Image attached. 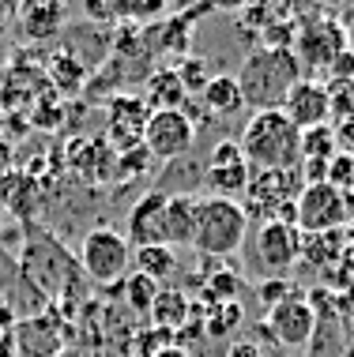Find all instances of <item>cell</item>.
I'll list each match as a JSON object with an SVG mask.
<instances>
[{
    "label": "cell",
    "instance_id": "36",
    "mask_svg": "<svg viewBox=\"0 0 354 357\" xmlns=\"http://www.w3.org/2000/svg\"><path fill=\"white\" fill-rule=\"evenodd\" d=\"M0 357H19V354H15V342H12V335H4V339H0Z\"/></svg>",
    "mask_w": 354,
    "mask_h": 357
},
{
    "label": "cell",
    "instance_id": "29",
    "mask_svg": "<svg viewBox=\"0 0 354 357\" xmlns=\"http://www.w3.org/2000/svg\"><path fill=\"white\" fill-rule=\"evenodd\" d=\"M294 289H290V282H286V278H272V282H264L260 286V301L272 308V305H279L283 297H290Z\"/></svg>",
    "mask_w": 354,
    "mask_h": 357
},
{
    "label": "cell",
    "instance_id": "5",
    "mask_svg": "<svg viewBox=\"0 0 354 357\" xmlns=\"http://www.w3.org/2000/svg\"><path fill=\"white\" fill-rule=\"evenodd\" d=\"M80 267L91 282L98 286H121L128 278V267H132V245L124 241V234L117 229H91L80 245Z\"/></svg>",
    "mask_w": 354,
    "mask_h": 357
},
{
    "label": "cell",
    "instance_id": "12",
    "mask_svg": "<svg viewBox=\"0 0 354 357\" xmlns=\"http://www.w3.org/2000/svg\"><path fill=\"white\" fill-rule=\"evenodd\" d=\"M256 259L272 278L286 275L302 259V234L290 222H260L256 229Z\"/></svg>",
    "mask_w": 354,
    "mask_h": 357
},
{
    "label": "cell",
    "instance_id": "24",
    "mask_svg": "<svg viewBox=\"0 0 354 357\" xmlns=\"http://www.w3.org/2000/svg\"><path fill=\"white\" fill-rule=\"evenodd\" d=\"M121 289H124V301H128V308L132 312H140V316H147L151 312V305H155V297H158V282H151L147 275H136L132 271L128 278L121 282Z\"/></svg>",
    "mask_w": 354,
    "mask_h": 357
},
{
    "label": "cell",
    "instance_id": "9",
    "mask_svg": "<svg viewBox=\"0 0 354 357\" xmlns=\"http://www.w3.org/2000/svg\"><path fill=\"white\" fill-rule=\"evenodd\" d=\"M260 327L275 342L290 346V350H302V346H309L313 335H317V308H313V301H305L302 294H290V297H283L279 305L267 308V320Z\"/></svg>",
    "mask_w": 354,
    "mask_h": 357
},
{
    "label": "cell",
    "instance_id": "2",
    "mask_svg": "<svg viewBox=\"0 0 354 357\" xmlns=\"http://www.w3.org/2000/svg\"><path fill=\"white\" fill-rule=\"evenodd\" d=\"M237 147H242L245 162L253 169H298L302 166V132L283 117V109L253 113L242 128Z\"/></svg>",
    "mask_w": 354,
    "mask_h": 357
},
{
    "label": "cell",
    "instance_id": "15",
    "mask_svg": "<svg viewBox=\"0 0 354 357\" xmlns=\"http://www.w3.org/2000/svg\"><path fill=\"white\" fill-rule=\"evenodd\" d=\"M162 218H166V192L151 188L132 204L128 222H124V241L136 248L147 245H166V234H162Z\"/></svg>",
    "mask_w": 354,
    "mask_h": 357
},
{
    "label": "cell",
    "instance_id": "13",
    "mask_svg": "<svg viewBox=\"0 0 354 357\" xmlns=\"http://www.w3.org/2000/svg\"><path fill=\"white\" fill-rule=\"evenodd\" d=\"M283 117L294 124L298 132H309V128H320V124H332V105H328V86L313 75H302L298 83L286 91L283 98Z\"/></svg>",
    "mask_w": 354,
    "mask_h": 357
},
{
    "label": "cell",
    "instance_id": "23",
    "mask_svg": "<svg viewBox=\"0 0 354 357\" xmlns=\"http://www.w3.org/2000/svg\"><path fill=\"white\" fill-rule=\"evenodd\" d=\"M200 308H204V335H212V339H226V335L237 331V324H242V305L237 301L200 305Z\"/></svg>",
    "mask_w": 354,
    "mask_h": 357
},
{
    "label": "cell",
    "instance_id": "34",
    "mask_svg": "<svg viewBox=\"0 0 354 357\" xmlns=\"http://www.w3.org/2000/svg\"><path fill=\"white\" fill-rule=\"evenodd\" d=\"M343 34H347V50L354 53V8L343 15Z\"/></svg>",
    "mask_w": 354,
    "mask_h": 357
},
{
    "label": "cell",
    "instance_id": "16",
    "mask_svg": "<svg viewBox=\"0 0 354 357\" xmlns=\"http://www.w3.org/2000/svg\"><path fill=\"white\" fill-rule=\"evenodd\" d=\"M64 23H68V8L57 4V0H23V4H15V26L31 42H50V38L64 31Z\"/></svg>",
    "mask_w": 354,
    "mask_h": 357
},
{
    "label": "cell",
    "instance_id": "10",
    "mask_svg": "<svg viewBox=\"0 0 354 357\" xmlns=\"http://www.w3.org/2000/svg\"><path fill=\"white\" fill-rule=\"evenodd\" d=\"M249 177H253V166L245 162L237 139H219L204 162V185L212 188V196H219V199L245 196Z\"/></svg>",
    "mask_w": 354,
    "mask_h": 357
},
{
    "label": "cell",
    "instance_id": "4",
    "mask_svg": "<svg viewBox=\"0 0 354 357\" xmlns=\"http://www.w3.org/2000/svg\"><path fill=\"white\" fill-rule=\"evenodd\" d=\"M305 181L298 169H253L249 188L237 204L249 218L260 222H290L294 226V204H298Z\"/></svg>",
    "mask_w": 354,
    "mask_h": 357
},
{
    "label": "cell",
    "instance_id": "6",
    "mask_svg": "<svg viewBox=\"0 0 354 357\" xmlns=\"http://www.w3.org/2000/svg\"><path fill=\"white\" fill-rule=\"evenodd\" d=\"M347 53V34H343V23L332 8H320L313 15L309 26L298 23V34H294V56H298L302 72H328L339 56Z\"/></svg>",
    "mask_w": 354,
    "mask_h": 357
},
{
    "label": "cell",
    "instance_id": "8",
    "mask_svg": "<svg viewBox=\"0 0 354 357\" xmlns=\"http://www.w3.org/2000/svg\"><path fill=\"white\" fill-rule=\"evenodd\" d=\"M196 143V124L185 117L181 109H166V113H151L147 128H143V151L155 162H177L193 151Z\"/></svg>",
    "mask_w": 354,
    "mask_h": 357
},
{
    "label": "cell",
    "instance_id": "18",
    "mask_svg": "<svg viewBox=\"0 0 354 357\" xmlns=\"http://www.w3.org/2000/svg\"><path fill=\"white\" fill-rule=\"evenodd\" d=\"M140 102L147 105L151 113H166V109H185V102H189V91L181 86L177 79V72L174 68H155L143 79V94H140Z\"/></svg>",
    "mask_w": 354,
    "mask_h": 357
},
{
    "label": "cell",
    "instance_id": "3",
    "mask_svg": "<svg viewBox=\"0 0 354 357\" xmlns=\"http://www.w3.org/2000/svg\"><path fill=\"white\" fill-rule=\"evenodd\" d=\"M249 237V215L237 199H219L204 196L196 204V229H193V248L212 259H226L245 245Z\"/></svg>",
    "mask_w": 354,
    "mask_h": 357
},
{
    "label": "cell",
    "instance_id": "31",
    "mask_svg": "<svg viewBox=\"0 0 354 357\" xmlns=\"http://www.w3.org/2000/svg\"><path fill=\"white\" fill-rule=\"evenodd\" d=\"M336 128V143L347 154H354V117H347V121H339V124H332Z\"/></svg>",
    "mask_w": 354,
    "mask_h": 357
},
{
    "label": "cell",
    "instance_id": "33",
    "mask_svg": "<svg viewBox=\"0 0 354 357\" xmlns=\"http://www.w3.org/2000/svg\"><path fill=\"white\" fill-rule=\"evenodd\" d=\"M12 23H15V4H0V34H8Z\"/></svg>",
    "mask_w": 354,
    "mask_h": 357
},
{
    "label": "cell",
    "instance_id": "1",
    "mask_svg": "<svg viewBox=\"0 0 354 357\" xmlns=\"http://www.w3.org/2000/svg\"><path fill=\"white\" fill-rule=\"evenodd\" d=\"M302 64L294 50H253L242 61V72L234 75L237 79V91H242V102L249 105L253 113H264V109H279L286 91L302 79Z\"/></svg>",
    "mask_w": 354,
    "mask_h": 357
},
{
    "label": "cell",
    "instance_id": "17",
    "mask_svg": "<svg viewBox=\"0 0 354 357\" xmlns=\"http://www.w3.org/2000/svg\"><path fill=\"white\" fill-rule=\"evenodd\" d=\"M196 204H200V196H193V192H174V196H166V218H162L166 248H185V245H193Z\"/></svg>",
    "mask_w": 354,
    "mask_h": 357
},
{
    "label": "cell",
    "instance_id": "21",
    "mask_svg": "<svg viewBox=\"0 0 354 357\" xmlns=\"http://www.w3.org/2000/svg\"><path fill=\"white\" fill-rule=\"evenodd\" d=\"M132 267H136V275H147L151 282H166L170 275L177 271V252L166 245H147V248H136L132 252Z\"/></svg>",
    "mask_w": 354,
    "mask_h": 357
},
{
    "label": "cell",
    "instance_id": "14",
    "mask_svg": "<svg viewBox=\"0 0 354 357\" xmlns=\"http://www.w3.org/2000/svg\"><path fill=\"white\" fill-rule=\"evenodd\" d=\"M15 354L19 357H61L64 354V327L57 312H38L15 324L12 331Z\"/></svg>",
    "mask_w": 354,
    "mask_h": 357
},
{
    "label": "cell",
    "instance_id": "27",
    "mask_svg": "<svg viewBox=\"0 0 354 357\" xmlns=\"http://www.w3.org/2000/svg\"><path fill=\"white\" fill-rule=\"evenodd\" d=\"M83 75H87V64L83 61H75V56H68V53L53 56V79L61 83L64 91H75V86L83 83Z\"/></svg>",
    "mask_w": 354,
    "mask_h": 357
},
{
    "label": "cell",
    "instance_id": "19",
    "mask_svg": "<svg viewBox=\"0 0 354 357\" xmlns=\"http://www.w3.org/2000/svg\"><path fill=\"white\" fill-rule=\"evenodd\" d=\"M193 301H189V294H181V289H158L155 305H151L147 320L151 327H158V331H170L177 335L181 327H185L189 320H193Z\"/></svg>",
    "mask_w": 354,
    "mask_h": 357
},
{
    "label": "cell",
    "instance_id": "7",
    "mask_svg": "<svg viewBox=\"0 0 354 357\" xmlns=\"http://www.w3.org/2000/svg\"><path fill=\"white\" fill-rule=\"evenodd\" d=\"M347 222V196L336 192L332 185H305L298 204H294V226L302 237L317 234H339Z\"/></svg>",
    "mask_w": 354,
    "mask_h": 357
},
{
    "label": "cell",
    "instance_id": "20",
    "mask_svg": "<svg viewBox=\"0 0 354 357\" xmlns=\"http://www.w3.org/2000/svg\"><path fill=\"white\" fill-rule=\"evenodd\" d=\"M200 102H204L207 117H230V113H237L245 105L234 75H212V83L200 91Z\"/></svg>",
    "mask_w": 354,
    "mask_h": 357
},
{
    "label": "cell",
    "instance_id": "28",
    "mask_svg": "<svg viewBox=\"0 0 354 357\" xmlns=\"http://www.w3.org/2000/svg\"><path fill=\"white\" fill-rule=\"evenodd\" d=\"M151 162H155V158H151V154L143 151V147L124 151V154H117V169H113V173H117L121 181H128V177H143V173L151 169Z\"/></svg>",
    "mask_w": 354,
    "mask_h": 357
},
{
    "label": "cell",
    "instance_id": "32",
    "mask_svg": "<svg viewBox=\"0 0 354 357\" xmlns=\"http://www.w3.org/2000/svg\"><path fill=\"white\" fill-rule=\"evenodd\" d=\"M226 357H264V354L256 342H234L230 350H226Z\"/></svg>",
    "mask_w": 354,
    "mask_h": 357
},
{
    "label": "cell",
    "instance_id": "30",
    "mask_svg": "<svg viewBox=\"0 0 354 357\" xmlns=\"http://www.w3.org/2000/svg\"><path fill=\"white\" fill-rule=\"evenodd\" d=\"M15 324H19L15 305L8 301V297H0V339H4V335H12V331H15Z\"/></svg>",
    "mask_w": 354,
    "mask_h": 357
},
{
    "label": "cell",
    "instance_id": "11",
    "mask_svg": "<svg viewBox=\"0 0 354 357\" xmlns=\"http://www.w3.org/2000/svg\"><path fill=\"white\" fill-rule=\"evenodd\" d=\"M151 109L140 102V94H117L106 102V143L113 154L143 147V128H147Z\"/></svg>",
    "mask_w": 354,
    "mask_h": 357
},
{
    "label": "cell",
    "instance_id": "22",
    "mask_svg": "<svg viewBox=\"0 0 354 357\" xmlns=\"http://www.w3.org/2000/svg\"><path fill=\"white\" fill-rule=\"evenodd\" d=\"M336 154H339V143H336V128H332V124L302 132V162H320V166H328Z\"/></svg>",
    "mask_w": 354,
    "mask_h": 357
},
{
    "label": "cell",
    "instance_id": "35",
    "mask_svg": "<svg viewBox=\"0 0 354 357\" xmlns=\"http://www.w3.org/2000/svg\"><path fill=\"white\" fill-rule=\"evenodd\" d=\"M155 357H193V354H189V346H177L174 342V346H166V350H158Z\"/></svg>",
    "mask_w": 354,
    "mask_h": 357
},
{
    "label": "cell",
    "instance_id": "25",
    "mask_svg": "<svg viewBox=\"0 0 354 357\" xmlns=\"http://www.w3.org/2000/svg\"><path fill=\"white\" fill-rule=\"evenodd\" d=\"M174 72H177L181 86L189 91V98H193V94H200L207 83H212V68H207L204 56H189V53H185V56H177Z\"/></svg>",
    "mask_w": 354,
    "mask_h": 357
},
{
    "label": "cell",
    "instance_id": "26",
    "mask_svg": "<svg viewBox=\"0 0 354 357\" xmlns=\"http://www.w3.org/2000/svg\"><path fill=\"white\" fill-rule=\"evenodd\" d=\"M324 185H332L343 196H354V154L339 151L336 158L328 162V173H324Z\"/></svg>",
    "mask_w": 354,
    "mask_h": 357
}]
</instances>
